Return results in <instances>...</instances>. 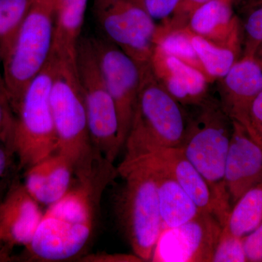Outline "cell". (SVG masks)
<instances>
[{
	"instance_id": "24",
	"label": "cell",
	"mask_w": 262,
	"mask_h": 262,
	"mask_svg": "<svg viewBox=\"0 0 262 262\" xmlns=\"http://www.w3.org/2000/svg\"><path fill=\"white\" fill-rule=\"evenodd\" d=\"M30 0H0V53L9 55L29 7Z\"/></svg>"
},
{
	"instance_id": "16",
	"label": "cell",
	"mask_w": 262,
	"mask_h": 262,
	"mask_svg": "<svg viewBox=\"0 0 262 262\" xmlns=\"http://www.w3.org/2000/svg\"><path fill=\"white\" fill-rule=\"evenodd\" d=\"M150 68L164 89L182 105L201 106L209 98L206 75L154 46Z\"/></svg>"
},
{
	"instance_id": "37",
	"label": "cell",
	"mask_w": 262,
	"mask_h": 262,
	"mask_svg": "<svg viewBox=\"0 0 262 262\" xmlns=\"http://www.w3.org/2000/svg\"><path fill=\"white\" fill-rule=\"evenodd\" d=\"M246 1H247V0H246Z\"/></svg>"
},
{
	"instance_id": "3",
	"label": "cell",
	"mask_w": 262,
	"mask_h": 262,
	"mask_svg": "<svg viewBox=\"0 0 262 262\" xmlns=\"http://www.w3.org/2000/svg\"><path fill=\"white\" fill-rule=\"evenodd\" d=\"M141 70L140 90L122 161L135 159L155 147H180L189 123L182 104L155 78L150 65Z\"/></svg>"
},
{
	"instance_id": "1",
	"label": "cell",
	"mask_w": 262,
	"mask_h": 262,
	"mask_svg": "<svg viewBox=\"0 0 262 262\" xmlns=\"http://www.w3.org/2000/svg\"><path fill=\"white\" fill-rule=\"evenodd\" d=\"M117 174L113 163L104 160L92 175L77 179V184L43 213L32 241L25 247V258L59 261L80 254L92 237L103 191Z\"/></svg>"
},
{
	"instance_id": "31",
	"label": "cell",
	"mask_w": 262,
	"mask_h": 262,
	"mask_svg": "<svg viewBox=\"0 0 262 262\" xmlns=\"http://www.w3.org/2000/svg\"><path fill=\"white\" fill-rule=\"evenodd\" d=\"M249 117L251 126L262 138V92L253 101Z\"/></svg>"
},
{
	"instance_id": "10",
	"label": "cell",
	"mask_w": 262,
	"mask_h": 262,
	"mask_svg": "<svg viewBox=\"0 0 262 262\" xmlns=\"http://www.w3.org/2000/svg\"><path fill=\"white\" fill-rule=\"evenodd\" d=\"M106 87L116 106L119 141L123 147L140 90L141 70L130 56L104 37L91 38Z\"/></svg>"
},
{
	"instance_id": "33",
	"label": "cell",
	"mask_w": 262,
	"mask_h": 262,
	"mask_svg": "<svg viewBox=\"0 0 262 262\" xmlns=\"http://www.w3.org/2000/svg\"><path fill=\"white\" fill-rule=\"evenodd\" d=\"M0 98L8 103L6 84H5L4 74H3V59H2L1 53H0Z\"/></svg>"
},
{
	"instance_id": "19",
	"label": "cell",
	"mask_w": 262,
	"mask_h": 262,
	"mask_svg": "<svg viewBox=\"0 0 262 262\" xmlns=\"http://www.w3.org/2000/svg\"><path fill=\"white\" fill-rule=\"evenodd\" d=\"M143 165L149 167L154 173L163 228L182 225L203 211L170 175L160 169Z\"/></svg>"
},
{
	"instance_id": "34",
	"label": "cell",
	"mask_w": 262,
	"mask_h": 262,
	"mask_svg": "<svg viewBox=\"0 0 262 262\" xmlns=\"http://www.w3.org/2000/svg\"><path fill=\"white\" fill-rule=\"evenodd\" d=\"M11 251V248L0 242V262L11 261L13 259Z\"/></svg>"
},
{
	"instance_id": "15",
	"label": "cell",
	"mask_w": 262,
	"mask_h": 262,
	"mask_svg": "<svg viewBox=\"0 0 262 262\" xmlns=\"http://www.w3.org/2000/svg\"><path fill=\"white\" fill-rule=\"evenodd\" d=\"M42 215L24 183H14L0 201V242L11 248L28 246Z\"/></svg>"
},
{
	"instance_id": "6",
	"label": "cell",
	"mask_w": 262,
	"mask_h": 262,
	"mask_svg": "<svg viewBox=\"0 0 262 262\" xmlns=\"http://www.w3.org/2000/svg\"><path fill=\"white\" fill-rule=\"evenodd\" d=\"M123 187L117 201V216L133 252L151 261L163 229L154 173L141 163H121L117 167Z\"/></svg>"
},
{
	"instance_id": "11",
	"label": "cell",
	"mask_w": 262,
	"mask_h": 262,
	"mask_svg": "<svg viewBox=\"0 0 262 262\" xmlns=\"http://www.w3.org/2000/svg\"><path fill=\"white\" fill-rule=\"evenodd\" d=\"M222 228L214 215L204 211L182 225L164 227L151 261H212Z\"/></svg>"
},
{
	"instance_id": "13",
	"label": "cell",
	"mask_w": 262,
	"mask_h": 262,
	"mask_svg": "<svg viewBox=\"0 0 262 262\" xmlns=\"http://www.w3.org/2000/svg\"><path fill=\"white\" fill-rule=\"evenodd\" d=\"M232 121L225 181L231 203L262 182V146L246 127Z\"/></svg>"
},
{
	"instance_id": "8",
	"label": "cell",
	"mask_w": 262,
	"mask_h": 262,
	"mask_svg": "<svg viewBox=\"0 0 262 262\" xmlns=\"http://www.w3.org/2000/svg\"><path fill=\"white\" fill-rule=\"evenodd\" d=\"M76 64L93 145L105 159L113 163L122 149L118 138V117L91 38H80Z\"/></svg>"
},
{
	"instance_id": "25",
	"label": "cell",
	"mask_w": 262,
	"mask_h": 262,
	"mask_svg": "<svg viewBox=\"0 0 262 262\" xmlns=\"http://www.w3.org/2000/svg\"><path fill=\"white\" fill-rule=\"evenodd\" d=\"M238 7L244 14L243 56H256L262 45V0H248Z\"/></svg>"
},
{
	"instance_id": "36",
	"label": "cell",
	"mask_w": 262,
	"mask_h": 262,
	"mask_svg": "<svg viewBox=\"0 0 262 262\" xmlns=\"http://www.w3.org/2000/svg\"><path fill=\"white\" fill-rule=\"evenodd\" d=\"M245 1H246V0H235V1H234V7L238 6L239 5H241V3H244Z\"/></svg>"
},
{
	"instance_id": "18",
	"label": "cell",
	"mask_w": 262,
	"mask_h": 262,
	"mask_svg": "<svg viewBox=\"0 0 262 262\" xmlns=\"http://www.w3.org/2000/svg\"><path fill=\"white\" fill-rule=\"evenodd\" d=\"M73 175L70 160L56 151L27 168L24 184L39 204L48 206L68 192Z\"/></svg>"
},
{
	"instance_id": "23",
	"label": "cell",
	"mask_w": 262,
	"mask_h": 262,
	"mask_svg": "<svg viewBox=\"0 0 262 262\" xmlns=\"http://www.w3.org/2000/svg\"><path fill=\"white\" fill-rule=\"evenodd\" d=\"M153 42L154 46L159 48L165 54L176 57L187 64L201 71L211 83L193 47L186 27L171 28L164 23L157 25Z\"/></svg>"
},
{
	"instance_id": "20",
	"label": "cell",
	"mask_w": 262,
	"mask_h": 262,
	"mask_svg": "<svg viewBox=\"0 0 262 262\" xmlns=\"http://www.w3.org/2000/svg\"><path fill=\"white\" fill-rule=\"evenodd\" d=\"M89 0H55L53 52L75 60Z\"/></svg>"
},
{
	"instance_id": "4",
	"label": "cell",
	"mask_w": 262,
	"mask_h": 262,
	"mask_svg": "<svg viewBox=\"0 0 262 262\" xmlns=\"http://www.w3.org/2000/svg\"><path fill=\"white\" fill-rule=\"evenodd\" d=\"M56 58L51 53L46 67L26 90L13 113L9 149L20 168H29L57 151L58 141L52 116L51 91Z\"/></svg>"
},
{
	"instance_id": "7",
	"label": "cell",
	"mask_w": 262,
	"mask_h": 262,
	"mask_svg": "<svg viewBox=\"0 0 262 262\" xmlns=\"http://www.w3.org/2000/svg\"><path fill=\"white\" fill-rule=\"evenodd\" d=\"M199 107L201 111L198 116L188 123L180 148L208 183L221 204L231 210L225 171L232 134V120L220 103L210 98Z\"/></svg>"
},
{
	"instance_id": "26",
	"label": "cell",
	"mask_w": 262,
	"mask_h": 262,
	"mask_svg": "<svg viewBox=\"0 0 262 262\" xmlns=\"http://www.w3.org/2000/svg\"><path fill=\"white\" fill-rule=\"evenodd\" d=\"M212 261H248L245 251L244 237H237L223 227L215 246Z\"/></svg>"
},
{
	"instance_id": "28",
	"label": "cell",
	"mask_w": 262,
	"mask_h": 262,
	"mask_svg": "<svg viewBox=\"0 0 262 262\" xmlns=\"http://www.w3.org/2000/svg\"><path fill=\"white\" fill-rule=\"evenodd\" d=\"M154 20H167L173 14L179 0H136Z\"/></svg>"
},
{
	"instance_id": "14",
	"label": "cell",
	"mask_w": 262,
	"mask_h": 262,
	"mask_svg": "<svg viewBox=\"0 0 262 262\" xmlns=\"http://www.w3.org/2000/svg\"><path fill=\"white\" fill-rule=\"evenodd\" d=\"M220 105L227 116L251 127L250 110L262 92V67L256 56H242L221 79Z\"/></svg>"
},
{
	"instance_id": "12",
	"label": "cell",
	"mask_w": 262,
	"mask_h": 262,
	"mask_svg": "<svg viewBox=\"0 0 262 262\" xmlns=\"http://www.w3.org/2000/svg\"><path fill=\"white\" fill-rule=\"evenodd\" d=\"M122 162L145 164L168 173L180 184L201 210L214 215L225 227L230 210L221 204L208 183L180 147H155L135 159Z\"/></svg>"
},
{
	"instance_id": "21",
	"label": "cell",
	"mask_w": 262,
	"mask_h": 262,
	"mask_svg": "<svg viewBox=\"0 0 262 262\" xmlns=\"http://www.w3.org/2000/svg\"><path fill=\"white\" fill-rule=\"evenodd\" d=\"M262 223V182L250 189L234 203L225 228L239 237H245Z\"/></svg>"
},
{
	"instance_id": "35",
	"label": "cell",
	"mask_w": 262,
	"mask_h": 262,
	"mask_svg": "<svg viewBox=\"0 0 262 262\" xmlns=\"http://www.w3.org/2000/svg\"><path fill=\"white\" fill-rule=\"evenodd\" d=\"M258 51H260V58H258L257 57H256V58H257L258 61H259L260 64H261L262 67V45L259 49H258Z\"/></svg>"
},
{
	"instance_id": "30",
	"label": "cell",
	"mask_w": 262,
	"mask_h": 262,
	"mask_svg": "<svg viewBox=\"0 0 262 262\" xmlns=\"http://www.w3.org/2000/svg\"><path fill=\"white\" fill-rule=\"evenodd\" d=\"M80 261L87 262H139L143 261L136 254L122 253H96L80 258Z\"/></svg>"
},
{
	"instance_id": "9",
	"label": "cell",
	"mask_w": 262,
	"mask_h": 262,
	"mask_svg": "<svg viewBox=\"0 0 262 262\" xmlns=\"http://www.w3.org/2000/svg\"><path fill=\"white\" fill-rule=\"evenodd\" d=\"M93 13L103 37L140 68L149 65L157 25L136 0H92Z\"/></svg>"
},
{
	"instance_id": "29",
	"label": "cell",
	"mask_w": 262,
	"mask_h": 262,
	"mask_svg": "<svg viewBox=\"0 0 262 262\" xmlns=\"http://www.w3.org/2000/svg\"><path fill=\"white\" fill-rule=\"evenodd\" d=\"M13 122V115L9 103L0 98V142L8 147L9 146Z\"/></svg>"
},
{
	"instance_id": "17",
	"label": "cell",
	"mask_w": 262,
	"mask_h": 262,
	"mask_svg": "<svg viewBox=\"0 0 262 262\" xmlns=\"http://www.w3.org/2000/svg\"><path fill=\"white\" fill-rule=\"evenodd\" d=\"M234 1L211 0L192 13L187 27L213 44L241 52L242 27L234 12Z\"/></svg>"
},
{
	"instance_id": "27",
	"label": "cell",
	"mask_w": 262,
	"mask_h": 262,
	"mask_svg": "<svg viewBox=\"0 0 262 262\" xmlns=\"http://www.w3.org/2000/svg\"><path fill=\"white\" fill-rule=\"evenodd\" d=\"M209 1L211 0H179L171 16L162 23L171 28L186 27L192 13Z\"/></svg>"
},
{
	"instance_id": "22",
	"label": "cell",
	"mask_w": 262,
	"mask_h": 262,
	"mask_svg": "<svg viewBox=\"0 0 262 262\" xmlns=\"http://www.w3.org/2000/svg\"><path fill=\"white\" fill-rule=\"evenodd\" d=\"M186 28L210 82L223 78L239 59L241 52L213 44L196 35L187 26Z\"/></svg>"
},
{
	"instance_id": "2",
	"label": "cell",
	"mask_w": 262,
	"mask_h": 262,
	"mask_svg": "<svg viewBox=\"0 0 262 262\" xmlns=\"http://www.w3.org/2000/svg\"><path fill=\"white\" fill-rule=\"evenodd\" d=\"M53 54L56 63L50 101L58 141L57 151L70 160L77 179L88 178L105 158L95 149L90 136L76 60Z\"/></svg>"
},
{
	"instance_id": "5",
	"label": "cell",
	"mask_w": 262,
	"mask_h": 262,
	"mask_svg": "<svg viewBox=\"0 0 262 262\" xmlns=\"http://www.w3.org/2000/svg\"><path fill=\"white\" fill-rule=\"evenodd\" d=\"M54 25L55 0H30L13 47L3 63L13 115L27 87L51 56Z\"/></svg>"
},
{
	"instance_id": "32",
	"label": "cell",
	"mask_w": 262,
	"mask_h": 262,
	"mask_svg": "<svg viewBox=\"0 0 262 262\" xmlns=\"http://www.w3.org/2000/svg\"><path fill=\"white\" fill-rule=\"evenodd\" d=\"M10 151L9 148L4 144H0V184L8 168Z\"/></svg>"
}]
</instances>
